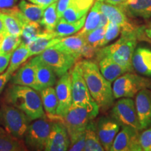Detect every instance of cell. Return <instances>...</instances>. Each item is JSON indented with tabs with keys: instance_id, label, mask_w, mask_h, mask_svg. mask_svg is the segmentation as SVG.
I'll use <instances>...</instances> for the list:
<instances>
[{
	"instance_id": "38",
	"label": "cell",
	"mask_w": 151,
	"mask_h": 151,
	"mask_svg": "<svg viewBox=\"0 0 151 151\" xmlns=\"http://www.w3.org/2000/svg\"><path fill=\"white\" fill-rule=\"evenodd\" d=\"M140 144L142 150L151 151V127L140 134Z\"/></svg>"
},
{
	"instance_id": "5",
	"label": "cell",
	"mask_w": 151,
	"mask_h": 151,
	"mask_svg": "<svg viewBox=\"0 0 151 151\" xmlns=\"http://www.w3.org/2000/svg\"><path fill=\"white\" fill-rule=\"evenodd\" d=\"M97 116L86 107L71 104L62 121L67 128L71 143L84 134L88 123Z\"/></svg>"
},
{
	"instance_id": "45",
	"label": "cell",
	"mask_w": 151,
	"mask_h": 151,
	"mask_svg": "<svg viewBox=\"0 0 151 151\" xmlns=\"http://www.w3.org/2000/svg\"><path fill=\"white\" fill-rule=\"evenodd\" d=\"M97 1H101V2H104V3L109 4H111V5L116 6H118L120 7V8H121L122 6L125 4L127 0H97Z\"/></svg>"
},
{
	"instance_id": "31",
	"label": "cell",
	"mask_w": 151,
	"mask_h": 151,
	"mask_svg": "<svg viewBox=\"0 0 151 151\" xmlns=\"http://www.w3.org/2000/svg\"><path fill=\"white\" fill-rule=\"evenodd\" d=\"M18 6L28 20L39 23L40 22L45 9L42 6L29 3L26 0H20Z\"/></svg>"
},
{
	"instance_id": "16",
	"label": "cell",
	"mask_w": 151,
	"mask_h": 151,
	"mask_svg": "<svg viewBox=\"0 0 151 151\" xmlns=\"http://www.w3.org/2000/svg\"><path fill=\"white\" fill-rule=\"evenodd\" d=\"M87 42L83 36L76 33V35L73 36L62 37L59 42L53 46L78 60L82 57L83 50Z\"/></svg>"
},
{
	"instance_id": "25",
	"label": "cell",
	"mask_w": 151,
	"mask_h": 151,
	"mask_svg": "<svg viewBox=\"0 0 151 151\" xmlns=\"http://www.w3.org/2000/svg\"><path fill=\"white\" fill-rule=\"evenodd\" d=\"M39 94L46 116L51 120H60L57 116L58 98L55 89L53 87H48L41 90Z\"/></svg>"
},
{
	"instance_id": "2",
	"label": "cell",
	"mask_w": 151,
	"mask_h": 151,
	"mask_svg": "<svg viewBox=\"0 0 151 151\" xmlns=\"http://www.w3.org/2000/svg\"><path fill=\"white\" fill-rule=\"evenodd\" d=\"M4 100L7 104L21 110L31 120L46 118L40 94L30 87L11 84L6 90Z\"/></svg>"
},
{
	"instance_id": "44",
	"label": "cell",
	"mask_w": 151,
	"mask_h": 151,
	"mask_svg": "<svg viewBox=\"0 0 151 151\" xmlns=\"http://www.w3.org/2000/svg\"><path fill=\"white\" fill-rule=\"evenodd\" d=\"M28 1L29 2L41 6H42L44 9H46L49 5L56 1L55 0H28Z\"/></svg>"
},
{
	"instance_id": "27",
	"label": "cell",
	"mask_w": 151,
	"mask_h": 151,
	"mask_svg": "<svg viewBox=\"0 0 151 151\" xmlns=\"http://www.w3.org/2000/svg\"><path fill=\"white\" fill-rule=\"evenodd\" d=\"M27 149L22 139L14 137L0 126V151H24Z\"/></svg>"
},
{
	"instance_id": "40",
	"label": "cell",
	"mask_w": 151,
	"mask_h": 151,
	"mask_svg": "<svg viewBox=\"0 0 151 151\" xmlns=\"http://www.w3.org/2000/svg\"><path fill=\"white\" fill-rule=\"evenodd\" d=\"M73 0H58L57 1V13L58 18H60L69 6L71 4Z\"/></svg>"
},
{
	"instance_id": "18",
	"label": "cell",
	"mask_w": 151,
	"mask_h": 151,
	"mask_svg": "<svg viewBox=\"0 0 151 151\" xmlns=\"http://www.w3.org/2000/svg\"><path fill=\"white\" fill-rule=\"evenodd\" d=\"M30 60L35 67L36 78L39 90L53 87L56 83L57 76L51 68L41 61L38 56Z\"/></svg>"
},
{
	"instance_id": "9",
	"label": "cell",
	"mask_w": 151,
	"mask_h": 151,
	"mask_svg": "<svg viewBox=\"0 0 151 151\" xmlns=\"http://www.w3.org/2000/svg\"><path fill=\"white\" fill-rule=\"evenodd\" d=\"M37 56L41 61L51 68L58 77H61L68 72L77 61L73 56L54 46L47 48Z\"/></svg>"
},
{
	"instance_id": "26",
	"label": "cell",
	"mask_w": 151,
	"mask_h": 151,
	"mask_svg": "<svg viewBox=\"0 0 151 151\" xmlns=\"http://www.w3.org/2000/svg\"><path fill=\"white\" fill-rule=\"evenodd\" d=\"M86 16L87 15L73 22H68L60 18L54 30L55 35L57 37H65L78 32L83 27Z\"/></svg>"
},
{
	"instance_id": "4",
	"label": "cell",
	"mask_w": 151,
	"mask_h": 151,
	"mask_svg": "<svg viewBox=\"0 0 151 151\" xmlns=\"http://www.w3.org/2000/svg\"><path fill=\"white\" fill-rule=\"evenodd\" d=\"M30 122L29 117L14 106L6 104L0 108V126L18 139H24Z\"/></svg>"
},
{
	"instance_id": "13",
	"label": "cell",
	"mask_w": 151,
	"mask_h": 151,
	"mask_svg": "<svg viewBox=\"0 0 151 151\" xmlns=\"http://www.w3.org/2000/svg\"><path fill=\"white\" fill-rule=\"evenodd\" d=\"M71 141L69 134L63 122H56L52 123V127L47 141L46 151L68 150Z\"/></svg>"
},
{
	"instance_id": "10",
	"label": "cell",
	"mask_w": 151,
	"mask_h": 151,
	"mask_svg": "<svg viewBox=\"0 0 151 151\" xmlns=\"http://www.w3.org/2000/svg\"><path fill=\"white\" fill-rule=\"evenodd\" d=\"M111 116L120 125L141 130L134 101L129 97H123L117 101L111 111Z\"/></svg>"
},
{
	"instance_id": "33",
	"label": "cell",
	"mask_w": 151,
	"mask_h": 151,
	"mask_svg": "<svg viewBox=\"0 0 151 151\" xmlns=\"http://www.w3.org/2000/svg\"><path fill=\"white\" fill-rule=\"evenodd\" d=\"M0 19L3 22L7 33L15 36H21L22 27L14 16L0 11Z\"/></svg>"
},
{
	"instance_id": "1",
	"label": "cell",
	"mask_w": 151,
	"mask_h": 151,
	"mask_svg": "<svg viewBox=\"0 0 151 151\" xmlns=\"http://www.w3.org/2000/svg\"><path fill=\"white\" fill-rule=\"evenodd\" d=\"M78 65L90 93L99 109L110 108L115 99L111 83L104 77L95 62L84 60L79 62Z\"/></svg>"
},
{
	"instance_id": "41",
	"label": "cell",
	"mask_w": 151,
	"mask_h": 151,
	"mask_svg": "<svg viewBox=\"0 0 151 151\" xmlns=\"http://www.w3.org/2000/svg\"><path fill=\"white\" fill-rule=\"evenodd\" d=\"M11 54H0V74L2 73L9 67Z\"/></svg>"
},
{
	"instance_id": "21",
	"label": "cell",
	"mask_w": 151,
	"mask_h": 151,
	"mask_svg": "<svg viewBox=\"0 0 151 151\" xmlns=\"http://www.w3.org/2000/svg\"><path fill=\"white\" fill-rule=\"evenodd\" d=\"M61 38L57 37L54 32H48L45 30L35 40L27 44L30 58L34 55H39L47 48L55 46L59 42Z\"/></svg>"
},
{
	"instance_id": "19",
	"label": "cell",
	"mask_w": 151,
	"mask_h": 151,
	"mask_svg": "<svg viewBox=\"0 0 151 151\" xmlns=\"http://www.w3.org/2000/svg\"><path fill=\"white\" fill-rule=\"evenodd\" d=\"M100 10L108 18L109 21L119 24L122 32L132 31L136 29L129 23L127 15L120 7L100 1Z\"/></svg>"
},
{
	"instance_id": "46",
	"label": "cell",
	"mask_w": 151,
	"mask_h": 151,
	"mask_svg": "<svg viewBox=\"0 0 151 151\" xmlns=\"http://www.w3.org/2000/svg\"><path fill=\"white\" fill-rule=\"evenodd\" d=\"M141 30H142L143 32L145 33L147 38H148L151 41V20L147 24L146 26L141 27Z\"/></svg>"
},
{
	"instance_id": "24",
	"label": "cell",
	"mask_w": 151,
	"mask_h": 151,
	"mask_svg": "<svg viewBox=\"0 0 151 151\" xmlns=\"http://www.w3.org/2000/svg\"><path fill=\"white\" fill-rule=\"evenodd\" d=\"M98 61L101 74L111 83L114 82L118 77L127 72L125 68L119 65L109 56H104L98 60Z\"/></svg>"
},
{
	"instance_id": "20",
	"label": "cell",
	"mask_w": 151,
	"mask_h": 151,
	"mask_svg": "<svg viewBox=\"0 0 151 151\" xmlns=\"http://www.w3.org/2000/svg\"><path fill=\"white\" fill-rule=\"evenodd\" d=\"M120 9L132 18H151V0H127Z\"/></svg>"
},
{
	"instance_id": "49",
	"label": "cell",
	"mask_w": 151,
	"mask_h": 151,
	"mask_svg": "<svg viewBox=\"0 0 151 151\" xmlns=\"http://www.w3.org/2000/svg\"><path fill=\"white\" fill-rule=\"evenodd\" d=\"M55 1H58V0H55Z\"/></svg>"
},
{
	"instance_id": "15",
	"label": "cell",
	"mask_w": 151,
	"mask_h": 151,
	"mask_svg": "<svg viewBox=\"0 0 151 151\" xmlns=\"http://www.w3.org/2000/svg\"><path fill=\"white\" fill-rule=\"evenodd\" d=\"M135 106L141 129H146L151 125V90L146 88L138 92Z\"/></svg>"
},
{
	"instance_id": "37",
	"label": "cell",
	"mask_w": 151,
	"mask_h": 151,
	"mask_svg": "<svg viewBox=\"0 0 151 151\" xmlns=\"http://www.w3.org/2000/svg\"><path fill=\"white\" fill-rule=\"evenodd\" d=\"M121 31V27L119 24L115 23V22L109 21L108 24L106 27V31L104 37L103 41L101 43V48H102L107 43L111 42V41L114 40L116 38L118 37Z\"/></svg>"
},
{
	"instance_id": "36",
	"label": "cell",
	"mask_w": 151,
	"mask_h": 151,
	"mask_svg": "<svg viewBox=\"0 0 151 151\" xmlns=\"http://www.w3.org/2000/svg\"><path fill=\"white\" fill-rule=\"evenodd\" d=\"M106 27H97L83 36L88 44L95 48H101V43L104 37Z\"/></svg>"
},
{
	"instance_id": "47",
	"label": "cell",
	"mask_w": 151,
	"mask_h": 151,
	"mask_svg": "<svg viewBox=\"0 0 151 151\" xmlns=\"http://www.w3.org/2000/svg\"><path fill=\"white\" fill-rule=\"evenodd\" d=\"M109 22L108 18L103 14L102 12L101 13V17H100V22H99V26L100 27H106V25L108 24Z\"/></svg>"
},
{
	"instance_id": "48",
	"label": "cell",
	"mask_w": 151,
	"mask_h": 151,
	"mask_svg": "<svg viewBox=\"0 0 151 151\" xmlns=\"http://www.w3.org/2000/svg\"><path fill=\"white\" fill-rule=\"evenodd\" d=\"M6 34L8 33H7L6 31V29L4 27V25L3 24V22L1 21V20L0 19V41L3 39L4 37Z\"/></svg>"
},
{
	"instance_id": "17",
	"label": "cell",
	"mask_w": 151,
	"mask_h": 151,
	"mask_svg": "<svg viewBox=\"0 0 151 151\" xmlns=\"http://www.w3.org/2000/svg\"><path fill=\"white\" fill-rule=\"evenodd\" d=\"M11 84L27 86L39 92V88L36 78V69L31 60L26 62L11 78Z\"/></svg>"
},
{
	"instance_id": "39",
	"label": "cell",
	"mask_w": 151,
	"mask_h": 151,
	"mask_svg": "<svg viewBox=\"0 0 151 151\" xmlns=\"http://www.w3.org/2000/svg\"><path fill=\"white\" fill-rule=\"evenodd\" d=\"M86 133V132H85ZM85 144H86V137L85 134L82 135L78 139H77L74 142L71 143V146H69L68 150L71 151H81L84 150Z\"/></svg>"
},
{
	"instance_id": "6",
	"label": "cell",
	"mask_w": 151,
	"mask_h": 151,
	"mask_svg": "<svg viewBox=\"0 0 151 151\" xmlns=\"http://www.w3.org/2000/svg\"><path fill=\"white\" fill-rule=\"evenodd\" d=\"M71 76L73 104L86 107L98 115L99 106L90 93L78 63L71 71Z\"/></svg>"
},
{
	"instance_id": "30",
	"label": "cell",
	"mask_w": 151,
	"mask_h": 151,
	"mask_svg": "<svg viewBox=\"0 0 151 151\" xmlns=\"http://www.w3.org/2000/svg\"><path fill=\"white\" fill-rule=\"evenodd\" d=\"M86 137V144L85 151H103L104 150L102 145L100 142L97 134V124L93 121L88 123L85 133Z\"/></svg>"
},
{
	"instance_id": "42",
	"label": "cell",
	"mask_w": 151,
	"mask_h": 151,
	"mask_svg": "<svg viewBox=\"0 0 151 151\" xmlns=\"http://www.w3.org/2000/svg\"><path fill=\"white\" fill-rule=\"evenodd\" d=\"M11 74L6 71L5 73H2L0 74V94L4 89L6 85L9 81L11 80Z\"/></svg>"
},
{
	"instance_id": "32",
	"label": "cell",
	"mask_w": 151,
	"mask_h": 151,
	"mask_svg": "<svg viewBox=\"0 0 151 151\" xmlns=\"http://www.w3.org/2000/svg\"><path fill=\"white\" fill-rule=\"evenodd\" d=\"M58 20L59 18L57 13V1H55L44 9L39 24L46 31L54 32Z\"/></svg>"
},
{
	"instance_id": "3",
	"label": "cell",
	"mask_w": 151,
	"mask_h": 151,
	"mask_svg": "<svg viewBox=\"0 0 151 151\" xmlns=\"http://www.w3.org/2000/svg\"><path fill=\"white\" fill-rule=\"evenodd\" d=\"M138 39V29L122 32L121 37L110 46L98 50L97 60L104 56H109L115 62L125 68L127 71L133 70L132 56L134 52Z\"/></svg>"
},
{
	"instance_id": "7",
	"label": "cell",
	"mask_w": 151,
	"mask_h": 151,
	"mask_svg": "<svg viewBox=\"0 0 151 151\" xmlns=\"http://www.w3.org/2000/svg\"><path fill=\"white\" fill-rule=\"evenodd\" d=\"M151 88V81L134 73L122 74L115 80L113 86V94L115 99L132 98L140 90Z\"/></svg>"
},
{
	"instance_id": "35",
	"label": "cell",
	"mask_w": 151,
	"mask_h": 151,
	"mask_svg": "<svg viewBox=\"0 0 151 151\" xmlns=\"http://www.w3.org/2000/svg\"><path fill=\"white\" fill-rule=\"evenodd\" d=\"M21 41V36H15L6 34L0 41V54H12Z\"/></svg>"
},
{
	"instance_id": "11",
	"label": "cell",
	"mask_w": 151,
	"mask_h": 151,
	"mask_svg": "<svg viewBox=\"0 0 151 151\" xmlns=\"http://www.w3.org/2000/svg\"><path fill=\"white\" fill-rule=\"evenodd\" d=\"M55 91L58 98L57 116L62 121L72 104L71 72H67L60 77L56 84Z\"/></svg>"
},
{
	"instance_id": "28",
	"label": "cell",
	"mask_w": 151,
	"mask_h": 151,
	"mask_svg": "<svg viewBox=\"0 0 151 151\" xmlns=\"http://www.w3.org/2000/svg\"><path fill=\"white\" fill-rule=\"evenodd\" d=\"M29 58V50L27 44L24 41H21L20 45L11 54L10 62L7 68L6 72L12 75Z\"/></svg>"
},
{
	"instance_id": "14",
	"label": "cell",
	"mask_w": 151,
	"mask_h": 151,
	"mask_svg": "<svg viewBox=\"0 0 151 151\" xmlns=\"http://www.w3.org/2000/svg\"><path fill=\"white\" fill-rule=\"evenodd\" d=\"M97 124V134L104 150H111L115 137L120 129V124L108 117L99 118Z\"/></svg>"
},
{
	"instance_id": "43",
	"label": "cell",
	"mask_w": 151,
	"mask_h": 151,
	"mask_svg": "<svg viewBox=\"0 0 151 151\" xmlns=\"http://www.w3.org/2000/svg\"><path fill=\"white\" fill-rule=\"evenodd\" d=\"M18 0H0V10L11 9L16 5Z\"/></svg>"
},
{
	"instance_id": "34",
	"label": "cell",
	"mask_w": 151,
	"mask_h": 151,
	"mask_svg": "<svg viewBox=\"0 0 151 151\" xmlns=\"http://www.w3.org/2000/svg\"><path fill=\"white\" fill-rule=\"evenodd\" d=\"M44 31L41 29V24L39 22L28 21L22 26L21 34L22 41H24V43L28 44L35 40L38 36L40 35Z\"/></svg>"
},
{
	"instance_id": "23",
	"label": "cell",
	"mask_w": 151,
	"mask_h": 151,
	"mask_svg": "<svg viewBox=\"0 0 151 151\" xmlns=\"http://www.w3.org/2000/svg\"><path fill=\"white\" fill-rule=\"evenodd\" d=\"M94 4V0H73L60 18L68 22L76 21L87 15Z\"/></svg>"
},
{
	"instance_id": "8",
	"label": "cell",
	"mask_w": 151,
	"mask_h": 151,
	"mask_svg": "<svg viewBox=\"0 0 151 151\" xmlns=\"http://www.w3.org/2000/svg\"><path fill=\"white\" fill-rule=\"evenodd\" d=\"M51 127V122L46 118L36 119L33 122H30L24 137V142L27 148L44 150Z\"/></svg>"
},
{
	"instance_id": "22",
	"label": "cell",
	"mask_w": 151,
	"mask_h": 151,
	"mask_svg": "<svg viewBox=\"0 0 151 151\" xmlns=\"http://www.w3.org/2000/svg\"><path fill=\"white\" fill-rule=\"evenodd\" d=\"M133 69L143 76H151V50L139 47L134 50L132 56Z\"/></svg>"
},
{
	"instance_id": "29",
	"label": "cell",
	"mask_w": 151,
	"mask_h": 151,
	"mask_svg": "<svg viewBox=\"0 0 151 151\" xmlns=\"http://www.w3.org/2000/svg\"><path fill=\"white\" fill-rule=\"evenodd\" d=\"M101 10H100V1H96L90 9V13L86 16V22H85L83 27L81 29L77 34L85 36L92 30L99 27L100 22V17H101Z\"/></svg>"
},
{
	"instance_id": "12",
	"label": "cell",
	"mask_w": 151,
	"mask_h": 151,
	"mask_svg": "<svg viewBox=\"0 0 151 151\" xmlns=\"http://www.w3.org/2000/svg\"><path fill=\"white\" fill-rule=\"evenodd\" d=\"M139 130L129 126H122L113 141L111 151H139L142 150L140 144Z\"/></svg>"
}]
</instances>
